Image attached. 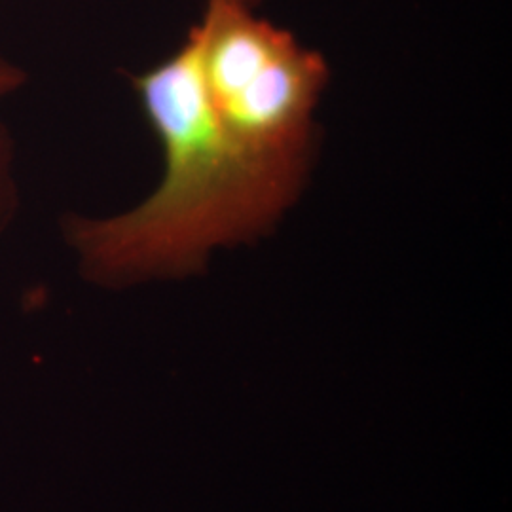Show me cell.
<instances>
[{
    "label": "cell",
    "mask_w": 512,
    "mask_h": 512,
    "mask_svg": "<svg viewBox=\"0 0 512 512\" xmlns=\"http://www.w3.org/2000/svg\"><path fill=\"white\" fill-rule=\"evenodd\" d=\"M27 82V74L0 54V101L18 92ZM19 186L16 177V145L8 128L0 122V236L16 220Z\"/></svg>",
    "instance_id": "3957f363"
},
{
    "label": "cell",
    "mask_w": 512,
    "mask_h": 512,
    "mask_svg": "<svg viewBox=\"0 0 512 512\" xmlns=\"http://www.w3.org/2000/svg\"><path fill=\"white\" fill-rule=\"evenodd\" d=\"M202 46L196 23L175 54L131 74L164 148L162 183L122 215L63 220V238L95 285L200 274L215 247L268 234L304 188L258 164L222 124L205 90Z\"/></svg>",
    "instance_id": "6da1fadb"
},
{
    "label": "cell",
    "mask_w": 512,
    "mask_h": 512,
    "mask_svg": "<svg viewBox=\"0 0 512 512\" xmlns=\"http://www.w3.org/2000/svg\"><path fill=\"white\" fill-rule=\"evenodd\" d=\"M260 2L207 0L200 21L205 90L253 160L306 183L317 133L311 116L329 65L293 33L258 18Z\"/></svg>",
    "instance_id": "7a4b0ae2"
}]
</instances>
